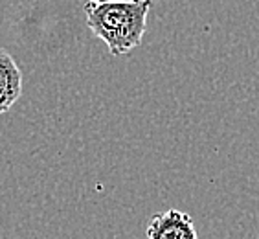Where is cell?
<instances>
[{
  "label": "cell",
  "instance_id": "obj_1",
  "mask_svg": "<svg viewBox=\"0 0 259 239\" xmlns=\"http://www.w3.org/2000/svg\"><path fill=\"white\" fill-rule=\"evenodd\" d=\"M149 8L151 0H120L110 4L87 0V26L107 45L110 54L125 55L142 45Z\"/></svg>",
  "mask_w": 259,
  "mask_h": 239
},
{
  "label": "cell",
  "instance_id": "obj_2",
  "mask_svg": "<svg viewBox=\"0 0 259 239\" xmlns=\"http://www.w3.org/2000/svg\"><path fill=\"white\" fill-rule=\"evenodd\" d=\"M145 235L147 239H199L191 215L175 208L153 215Z\"/></svg>",
  "mask_w": 259,
  "mask_h": 239
},
{
  "label": "cell",
  "instance_id": "obj_3",
  "mask_svg": "<svg viewBox=\"0 0 259 239\" xmlns=\"http://www.w3.org/2000/svg\"><path fill=\"white\" fill-rule=\"evenodd\" d=\"M22 94V72L11 54L0 48V114L15 105Z\"/></svg>",
  "mask_w": 259,
  "mask_h": 239
},
{
  "label": "cell",
  "instance_id": "obj_4",
  "mask_svg": "<svg viewBox=\"0 0 259 239\" xmlns=\"http://www.w3.org/2000/svg\"><path fill=\"white\" fill-rule=\"evenodd\" d=\"M89 2H94V4H110V2H120V0H89Z\"/></svg>",
  "mask_w": 259,
  "mask_h": 239
}]
</instances>
